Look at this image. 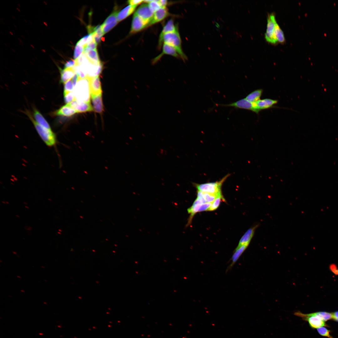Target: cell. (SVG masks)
<instances>
[{
  "label": "cell",
  "instance_id": "cell-1",
  "mask_svg": "<svg viewBox=\"0 0 338 338\" xmlns=\"http://www.w3.org/2000/svg\"><path fill=\"white\" fill-rule=\"evenodd\" d=\"M73 92L79 102H90L91 93L89 81L87 78L80 79L74 87Z\"/></svg>",
  "mask_w": 338,
  "mask_h": 338
},
{
  "label": "cell",
  "instance_id": "cell-2",
  "mask_svg": "<svg viewBox=\"0 0 338 338\" xmlns=\"http://www.w3.org/2000/svg\"><path fill=\"white\" fill-rule=\"evenodd\" d=\"M27 113L38 133L45 144L49 147L55 146L57 143V138L55 133L52 130L48 129L39 125L32 117L30 114Z\"/></svg>",
  "mask_w": 338,
  "mask_h": 338
},
{
  "label": "cell",
  "instance_id": "cell-3",
  "mask_svg": "<svg viewBox=\"0 0 338 338\" xmlns=\"http://www.w3.org/2000/svg\"><path fill=\"white\" fill-rule=\"evenodd\" d=\"M165 44L174 48L183 61L187 60V58L184 53L182 48V41L178 29L176 31L165 34L163 38V44Z\"/></svg>",
  "mask_w": 338,
  "mask_h": 338
},
{
  "label": "cell",
  "instance_id": "cell-4",
  "mask_svg": "<svg viewBox=\"0 0 338 338\" xmlns=\"http://www.w3.org/2000/svg\"><path fill=\"white\" fill-rule=\"evenodd\" d=\"M229 176L228 174L226 175L219 181L201 184L195 183L194 185L197 189V191L217 196H223L221 190L222 186Z\"/></svg>",
  "mask_w": 338,
  "mask_h": 338
},
{
  "label": "cell",
  "instance_id": "cell-5",
  "mask_svg": "<svg viewBox=\"0 0 338 338\" xmlns=\"http://www.w3.org/2000/svg\"><path fill=\"white\" fill-rule=\"evenodd\" d=\"M277 23L274 13H269L267 18V24L265 38L268 43L274 44L278 43L275 34V29Z\"/></svg>",
  "mask_w": 338,
  "mask_h": 338
},
{
  "label": "cell",
  "instance_id": "cell-6",
  "mask_svg": "<svg viewBox=\"0 0 338 338\" xmlns=\"http://www.w3.org/2000/svg\"><path fill=\"white\" fill-rule=\"evenodd\" d=\"M294 315L307 321L312 328H318L325 325V322L320 317L314 315L313 313L305 314L298 311Z\"/></svg>",
  "mask_w": 338,
  "mask_h": 338
},
{
  "label": "cell",
  "instance_id": "cell-7",
  "mask_svg": "<svg viewBox=\"0 0 338 338\" xmlns=\"http://www.w3.org/2000/svg\"><path fill=\"white\" fill-rule=\"evenodd\" d=\"M218 105L223 106L232 107L236 108L247 110L252 111L258 114L255 108L254 103L249 101L245 98L230 104H218Z\"/></svg>",
  "mask_w": 338,
  "mask_h": 338
},
{
  "label": "cell",
  "instance_id": "cell-8",
  "mask_svg": "<svg viewBox=\"0 0 338 338\" xmlns=\"http://www.w3.org/2000/svg\"><path fill=\"white\" fill-rule=\"evenodd\" d=\"M149 23L134 13L133 15L130 32L131 34L138 33L149 27Z\"/></svg>",
  "mask_w": 338,
  "mask_h": 338
},
{
  "label": "cell",
  "instance_id": "cell-9",
  "mask_svg": "<svg viewBox=\"0 0 338 338\" xmlns=\"http://www.w3.org/2000/svg\"><path fill=\"white\" fill-rule=\"evenodd\" d=\"M154 13L150 8L148 4L143 3L138 8L134 13L149 23Z\"/></svg>",
  "mask_w": 338,
  "mask_h": 338
},
{
  "label": "cell",
  "instance_id": "cell-10",
  "mask_svg": "<svg viewBox=\"0 0 338 338\" xmlns=\"http://www.w3.org/2000/svg\"><path fill=\"white\" fill-rule=\"evenodd\" d=\"M85 67L87 75V79L98 76L102 69V64H95L89 60L86 63L82 64Z\"/></svg>",
  "mask_w": 338,
  "mask_h": 338
},
{
  "label": "cell",
  "instance_id": "cell-11",
  "mask_svg": "<svg viewBox=\"0 0 338 338\" xmlns=\"http://www.w3.org/2000/svg\"><path fill=\"white\" fill-rule=\"evenodd\" d=\"M117 11L111 14L101 25V28L104 34L107 33L119 23L117 19Z\"/></svg>",
  "mask_w": 338,
  "mask_h": 338
},
{
  "label": "cell",
  "instance_id": "cell-12",
  "mask_svg": "<svg viewBox=\"0 0 338 338\" xmlns=\"http://www.w3.org/2000/svg\"><path fill=\"white\" fill-rule=\"evenodd\" d=\"M171 55L176 58H181L176 49L172 47L165 44H163L162 46V51L161 53L154 58L152 64H155L157 63L164 55Z\"/></svg>",
  "mask_w": 338,
  "mask_h": 338
},
{
  "label": "cell",
  "instance_id": "cell-13",
  "mask_svg": "<svg viewBox=\"0 0 338 338\" xmlns=\"http://www.w3.org/2000/svg\"><path fill=\"white\" fill-rule=\"evenodd\" d=\"M178 28L174 24L173 19H170L167 22L163 27L159 36L158 42V49H160L162 46L164 35L168 33L175 31Z\"/></svg>",
  "mask_w": 338,
  "mask_h": 338
},
{
  "label": "cell",
  "instance_id": "cell-14",
  "mask_svg": "<svg viewBox=\"0 0 338 338\" xmlns=\"http://www.w3.org/2000/svg\"><path fill=\"white\" fill-rule=\"evenodd\" d=\"M67 104L74 110L77 113L91 111L93 110L90 102H79L76 100H75L70 103Z\"/></svg>",
  "mask_w": 338,
  "mask_h": 338
},
{
  "label": "cell",
  "instance_id": "cell-15",
  "mask_svg": "<svg viewBox=\"0 0 338 338\" xmlns=\"http://www.w3.org/2000/svg\"><path fill=\"white\" fill-rule=\"evenodd\" d=\"M169 15L170 14L166 7L161 8L154 13L149 23V27L162 21Z\"/></svg>",
  "mask_w": 338,
  "mask_h": 338
},
{
  "label": "cell",
  "instance_id": "cell-16",
  "mask_svg": "<svg viewBox=\"0 0 338 338\" xmlns=\"http://www.w3.org/2000/svg\"><path fill=\"white\" fill-rule=\"evenodd\" d=\"M278 102V100L269 98L259 100L254 102L258 113L261 110L272 108Z\"/></svg>",
  "mask_w": 338,
  "mask_h": 338
},
{
  "label": "cell",
  "instance_id": "cell-17",
  "mask_svg": "<svg viewBox=\"0 0 338 338\" xmlns=\"http://www.w3.org/2000/svg\"><path fill=\"white\" fill-rule=\"evenodd\" d=\"M89 81L91 95H98L102 93L101 84L99 76L87 79Z\"/></svg>",
  "mask_w": 338,
  "mask_h": 338
},
{
  "label": "cell",
  "instance_id": "cell-18",
  "mask_svg": "<svg viewBox=\"0 0 338 338\" xmlns=\"http://www.w3.org/2000/svg\"><path fill=\"white\" fill-rule=\"evenodd\" d=\"M258 225L249 228L241 238L237 246L239 247L243 245H248L252 239Z\"/></svg>",
  "mask_w": 338,
  "mask_h": 338
},
{
  "label": "cell",
  "instance_id": "cell-19",
  "mask_svg": "<svg viewBox=\"0 0 338 338\" xmlns=\"http://www.w3.org/2000/svg\"><path fill=\"white\" fill-rule=\"evenodd\" d=\"M92 100L95 111L101 113L103 110L102 94L98 95H91Z\"/></svg>",
  "mask_w": 338,
  "mask_h": 338
},
{
  "label": "cell",
  "instance_id": "cell-20",
  "mask_svg": "<svg viewBox=\"0 0 338 338\" xmlns=\"http://www.w3.org/2000/svg\"><path fill=\"white\" fill-rule=\"evenodd\" d=\"M137 6L129 5L118 13L117 19L119 22L124 19L132 14Z\"/></svg>",
  "mask_w": 338,
  "mask_h": 338
},
{
  "label": "cell",
  "instance_id": "cell-21",
  "mask_svg": "<svg viewBox=\"0 0 338 338\" xmlns=\"http://www.w3.org/2000/svg\"><path fill=\"white\" fill-rule=\"evenodd\" d=\"M60 82L65 84L71 79L75 73L73 67L64 68L61 70Z\"/></svg>",
  "mask_w": 338,
  "mask_h": 338
},
{
  "label": "cell",
  "instance_id": "cell-22",
  "mask_svg": "<svg viewBox=\"0 0 338 338\" xmlns=\"http://www.w3.org/2000/svg\"><path fill=\"white\" fill-rule=\"evenodd\" d=\"M248 246L247 245H243L239 247L237 246L232 257L231 262L228 268V269H230L233 267Z\"/></svg>",
  "mask_w": 338,
  "mask_h": 338
},
{
  "label": "cell",
  "instance_id": "cell-23",
  "mask_svg": "<svg viewBox=\"0 0 338 338\" xmlns=\"http://www.w3.org/2000/svg\"><path fill=\"white\" fill-rule=\"evenodd\" d=\"M33 116L35 121L38 124L48 129L52 130L50 125L46 120L40 113L35 108L34 109Z\"/></svg>",
  "mask_w": 338,
  "mask_h": 338
},
{
  "label": "cell",
  "instance_id": "cell-24",
  "mask_svg": "<svg viewBox=\"0 0 338 338\" xmlns=\"http://www.w3.org/2000/svg\"><path fill=\"white\" fill-rule=\"evenodd\" d=\"M77 113L76 111L68 104L61 107L55 112L57 115L64 116L67 117L71 116Z\"/></svg>",
  "mask_w": 338,
  "mask_h": 338
},
{
  "label": "cell",
  "instance_id": "cell-25",
  "mask_svg": "<svg viewBox=\"0 0 338 338\" xmlns=\"http://www.w3.org/2000/svg\"><path fill=\"white\" fill-rule=\"evenodd\" d=\"M263 92L262 89L255 90L248 94L245 98L252 103L255 102L260 100Z\"/></svg>",
  "mask_w": 338,
  "mask_h": 338
},
{
  "label": "cell",
  "instance_id": "cell-26",
  "mask_svg": "<svg viewBox=\"0 0 338 338\" xmlns=\"http://www.w3.org/2000/svg\"><path fill=\"white\" fill-rule=\"evenodd\" d=\"M84 53L91 63L95 64H98L100 63L97 49L90 50Z\"/></svg>",
  "mask_w": 338,
  "mask_h": 338
},
{
  "label": "cell",
  "instance_id": "cell-27",
  "mask_svg": "<svg viewBox=\"0 0 338 338\" xmlns=\"http://www.w3.org/2000/svg\"><path fill=\"white\" fill-rule=\"evenodd\" d=\"M275 34L278 42L282 44L285 42V40L284 33L277 23L275 27Z\"/></svg>",
  "mask_w": 338,
  "mask_h": 338
},
{
  "label": "cell",
  "instance_id": "cell-28",
  "mask_svg": "<svg viewBox=\"0 0 338 338\" xmlns=\"http://www.w3.org/2000/svg\"><path fill=\"white\" fill-rule=\"evenodd\" d=\"M144 3H148L150 8L154 13L161 8L159 0H144Z\"/></svg>",
  "mask_w": 338,
  "mask_h": 338
},
{
  "label": "cell",
  "instance_id": "cell-29",
  "mask_svg": "<svg viewBox=\"0 0 338 338\" xmlns=\"http://www.w3.org/2000/svg\"><path fill=\"white\" fill-rule=\"evenodd\" d=\"M93 39L92 33L90 34L83 37L76 44L85 47Z\"/></svg>",
  "mask_w": 338,
  "mask_h": 338
},
{
  "label": "cell",
  "instance_id": "cell-30",
  "mask_svg": "<svg viewBox=\"0 0 338 338\" xmlns=\"http://www.w3.org/2000/svg\"><path fill=\"white\" fill-rule=\"evenodd\" d=\"M222 199H224L223 196L217 197L211 203L208 211H213L217 209L219 206Z\"/></svg>",
  "mask_w": 338,
  "mask_h": 338
},
{
  "label": "cell",
  "instance_id": "cell-31",
  "mask_svg": "<svg viewBox=\"0 0 338 338\" xmlns=\"http://www.w3.org/2000/svg\"><path fill=\"white\" fill-rule=\"evenodd\" d=\"M314 315L320 317L322 320L326 321L332 318V314L329 313L321 312L313 313Z\"/></svg>",
  "mask_w": 338,
  "mask_h": 338
},
{
  "label": "cell",
  "instance_id": "cell-32",
  "mask_svg": "<svg viewBox=\"0 0 338 338\" xmlns=\"http://www.w3.org/2000/svg\"><path fill=\"white\" fill-rule=\"evenodd\" d=\"M84 47L83 46L76 44L74 54V60L76 59L84 52Z\"/></svg>",
  "mask_w": 338,
  "mask_h": 338
},
{
  "label": "cell",
  "instance_id": "cell-33",
  "mask_svg": "<svg viewBox=\"0 0 338 338\" xmlns=\"http://www.w3.org/2000/svg\"><path fill=\"white\" fill-rule=\"evenodd\" d=\"M64 84V95L73 91L75 86L71 79Z\"/></svg>",
  "mask_w": 338,
  "mask_h": 338
},
{
  "label": "cell",
  "instance_id": "cell-34",
  "mask_svg": "<svg viewBox=\"0 0 338 338\" xmlns=\"http://www.w3.org/2000/svg\"><path fill=\"white\" fill-rule=\"evenodd\" d=\"M94 40L98 44L101 40L102 36L104 34L101 28L92 33Z\"/></svg>",
  "mask_w": 338,
  "mask_h": 338
},
{
  "label": "cell",
  "instance_id": "cell-35",
  "mask_svg": "<svg viewBox=\"0 0 338 338\" xmlns=\"http://www.w3.org/2000/svg\"><path fill=\"white\" fill-rule=\"evenodd\" d=\"M64 95L65 102L67 104L76 100L73 91L69 92Z\"/></svg>",
  "mask_w": 338,
  "mask_h": 338
},
{
  "label": "cell",
  "instance_id": "cell-36",
  "mask_svg": "<svg viewBox=\"0 0 338 338\" xmlns=\"http://www.w3.org/2000/svg\"><path fill=\"white\" fill-rule=\"evenodd\" d=\"M202 192L203 193L205 199L207 203H212L217 197L220 196H217L213 194Z\"/></svg>",
  "mask_w": 338,
  "mask_h": 338
},
{
  "label": "cell",
  "instance_id": "cell-37",
  "mask_svg": "<svg viewBox=\"0 0 338 338\" xmlns=\"http://www.w3.org/2000/svg\"><path fill=\"white\" fill-rule=\"evenodd\" d=\"M319 333L321 335L330 337L329 334V331L324 327H320L317 329Z\"/></svg>",
  "mask_w": 338,
  "mask_h": 338
},
{
  "label": "cell",
  "instance_id": "cell-38",
  "mask_svg": "<svg viewBox=\"0 0 338 338\" xmlns=\"http://www.w3.org/2000/svg\"><path fill=\"white\" fill-rule=\"evenodd\" d=\"M97 45V44L95 43L93 39L85 47H87L91 50H95L96 49Z\"/></svg>",
  "mask_w": 338,
  "mask_h": 338
},
{
  "label": "cell",
  "instance_id": "cell-39",
  "mask_svg": "<svg viewBox=\"0 0 338 338\" xmlns=\"http://www.w3.org/2000/svg\"><path fill=\"white\" fill-rule=\"evenodd\" d=\"M144 0H130L127 1L129 5L137 6L138 5L144 3Z\"/></svg>",
  "mask_w": 338,
  "mask_h": 338
},
{
  "label": "cell",
  "instance_id": "cell-40",
  "mask_svg": "<svg viewBox=\"0 0 338 338\" xmlns=\"http://www.w3.org/2000/svg\"><path fill=\"white\" fill-rule=\"evenodd\" d=\"M76 61L74 60H71L66 62L64 65V68L73 67L76 65Z\"/></svg>",
  "mask_w": 338,
  "mask_h": 338
},
{
  "label": "cell",
  "instance_id": "cell-41",
  "mask_svg": "<svg viewBox=\"0 0 338 338\" xmlns=\"http://www.w3.org/2000/svg\"><path fill=\"white\" fill-rule=\"evenodd\" d=\"M159 2L161 8H166L168 4V1L166 0H159Z\"/></svg>",
  "mask_w": 338,
  "mask_h": 338
},
{
  "label": "cell",
  "instance_id": "cell-42",
  "mask_svg": "<svg viewBox=\"0 0 338 338\" xmlns=\"http://www.w3.org/2000/svg\"><path fill=\"white\" fill-rule=\"evenodd\" d=\"M332 314V318L335 320H336L338 319V311L335 312V313Z\"/></svg>",
  "mask_w": 338,
  "mask_h": 338
},
{
  "label": "cell",
  "instance_id": "cell-43",
  "mask_svg": "<svg viewBox=\"0 0 338 338\" xmlns=\"http://www.w3.org/2000/svg\"><path fill=\"white\" fill-rule=\"evenodd\" d=\"M2 203H3L4 204H6V202H5V201H2Z\"/></svg>",
  "mask_w": 338,
  "mask_h": 338
},
{
  "label": "cell",
  "instance_id": "cell-44",
  "mask_svg": "<svg viewBox=\"0 0 338 338\" xmlns=\"http://www.w3.org/2000/svg\"><path fill=\"white\" fill-rule=\"evenodd\" d=\"M48 200L49 201H52V200L51 199H50L49 198H48Z\"/></svg>",
  "mask_w": 338,
  "mask_h": 338
},
{
  "label": "cell",
  "instance_id": "cell-45",
  "mask_svg": "<svg viewBox=\"0 0 338 338\" xmlns=\"http://www.w3.org/2000/svg\"><path fill=\"white\" fill-rule=\"evenodd\" d=\"M15 216H16V217H17L18 218H19L20 217V216L18 215H16Z\"/></svg>",
  "mask_w": 338,
  "mask_h": 338
},
{
  "label": "cell",
  "instance_id": "cell-46",
  "mask_svg": "<svg viewBox=\"0 0 338 338\" xmlns=\"http://www.w3.org/2000/svg\"><path fill=\"white\" fill-rule=\"evenodd\" d=\"M25 207H26V208H28V209H29V207H28V206H25Z\"/></svg>",
  "mask_w": 338,
  "mask_h": 338
},
{
  "label": "cell",
  "instance_id": "cell-47",
  "mask_svg": "<svg viewBox=\"0 0 338 338\" xmlns=\"http://www.w3.org/2000/svg\"><path fill=\"white\" fill-rule=\"evenodd\" d=\"M6 203L9 204V202L8 201H6Z\"/></svg>",
  "mask_w": 338,
  "mask_h": 338
},
{
  "label": "cell",
  "instance_id": "cell-48",
  "mask_svg": "<svg viewBox=\"0 0 338 338\" xmlns=\"http://www.w3.org/2000/svg\"><path fill=\"white\" fill-rule=\"evenodd\" d=\"M58 234H61V233L60 232H58Z\"/></svg>",
  "mask_w": 338,
  "mask_h": 338
},
{
  "label": "cell",
  "instance_id": "cell-49",
  "mask_svg": "<svg viewBox=\"0 0 338 338\" xmlns=\"http://www.w3.org/2000/svg\"><path fill=\"white\" fill-rule=\"evenodd\" d=\"M23 203H24V204H26V205H27V204H27V203L26 202H24Z\"/></svg>",
  "mask_w": 338,
  "mask_h": 338
},
{
  "label": "cell",
  "instance_id": "cell-50",
  "mask_svg": "<svg viewBox=\"0 0 338 338\" xmlns=\"http://www.w3.org/2000/svg\"><path fill=\"white\" fill-rule=\"evenodd\" d=\"M58 230H59V231H60V232H62V230H61V229H59Z\"/></svg>",
  "mask_w": 338,
  "mask_h": 338
},
{
  "label": "cell",
  "instance_id": "cell-51",
  "mask_svg": "<svg viewBox=\"0 0 338 338\" xmlns=\"http://www.w3.org/2000/svg\"><path fill=\"white\" fill-rule=\"evenodd\" d=\"M39 335H43V334H42V333H39Z\"/></svg>",
  "mask_w": 338,
  "mask_h": 338
},
{
  "label": "cell",
  "instance_id": "cell-52",
  "mask_svg": "<svg viewBox=\"0 0 338 338\" xmlns=\"http://www.w3.org/2000/svg\"><path fill=\"white\" fill-rule=\"evenodd\" d=\"M336 320L338 321V319H337Z\"/></svg>",
  "mask_w": 338,
  "mask_h": 338
}]
</instances>
